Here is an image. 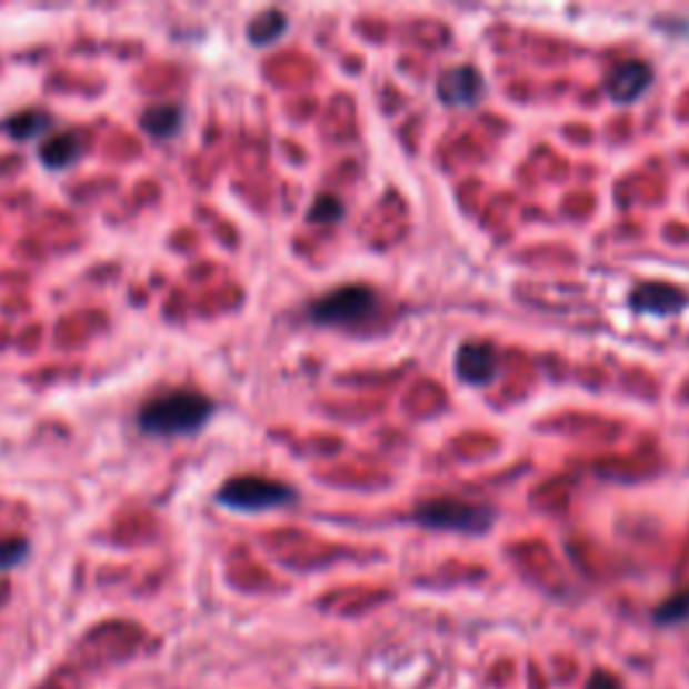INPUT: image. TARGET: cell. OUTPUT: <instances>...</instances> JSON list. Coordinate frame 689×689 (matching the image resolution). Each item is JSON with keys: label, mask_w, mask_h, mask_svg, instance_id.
<instances>
[{"label": "cell", "mask_w": 689, "mask_h": 689, "mask_svg": "<svg viewBox=\"0 0 689 689\" xmlns=\"http://www.w3.org/2000/svg\"><path fill=\"white\" fill-rule=\"evenodd\" d=\"M344 216V206L337 194H321L316 202H312L308 219L312 224H334Z\"/></svg>", "instance_id": "cell-13"}, {"label": "cell", "mask_w": 689, "mask_h": 689, "mask_svg": "<svg viewBox=\"0 0 689 689\" xmlns=\"http://www.w3.org/2000/svg\"><path fill=\"white\" fill-rule=\"evenodd\" d=\"M286 33H289V17L283 14L280 9H267L251 19L248 24V41L253 47H272V43L280 41Z\"/></svg>", "instance_id": "cell-11"}, {"label": "cell", "mask_w": 689, "mask_h": 689, "mask_svg": "<svg viewBox=\"0 0 689 689\" xmlns=\"http://www.w3.org/2000/svg\"><path fill=\"white\" fill-rule=\"evenodd\" d=\"M655 620L657 622H681V620H689V590L679 592V596H673L671 601H666L660 606V609L655 611Z\"/></svg>", "instance_id": "cell-15"}, {"label": "cell", "mask_w": 689, "mask_h": 689, "mask_svg": "<svg viewBox=\"0 0 689 689\" xmlns=\"http://www.w3.org/2000/svg\"><path fill=\"white\" fill-rule=\"evenodd\" d=\"M628 302L638 316L673 318L689 308V293L668 280H643L630 291Z\"/></svg>", "instance_id": "cell-5"}, {"label": "cell", "mask_w": 689, "mask_h": 689, "mask_svg": "<svg viewBox=\"0 0 689 689\" xmlns=\"http://www.w3.org/2000/svg\"><path fill=\"white\" fill-rule=\"evenodd\" d=\"M30 545L28 539H0V571H11L28 558Z\"/></svg>", "instance_id": "cell-14"}, {"label": "cell", "mask_w": 689, "mask_h": 689, "mask_svg": "<svg viewBox=\"0 0 689 689\" xmlns=\"http://www.w3.org/2000/svg\"><path fill=\"white\" fill-rule=\"evenodd\" d=\"M49 130H52V117L47 111H38V108L19 111L3 121V132L14 140H33L38 136H47Z\"/></svg>", "instance_id": "cell-12"}, {"label": "cell", "mask_w": 689, "mask_h": 689, "mask_svg": "<svg viewBox=\"0 0 689 689\" xmlns=\"http://www.w3.org/2000/svg\"><path fill=\"white\" fill-rule=\"evenodd\" d=\"M87 151V140L79 130L52 132L41 146H38V159L49 170H68L81 162Z\"/></svg>", "instance_id": "cell-9"}, {"label": "cell", "mask_w": 689, "mask_h": 689, "mask_svg": "<svg viewBox=\"0 0 689 689\" xmlns=\"http://www.w3.org/2000/svg\"><path fill=\"white\" fill-rule=\"evenodd\" d=\"M437 98L448 108H475L485 98V79L475 66L448 68L437 79Z\"/></svg>", "instance_id": "cell-7"}, {"label": "cell", "mask_w": 689, "mask_h": 689, "mask_svg": "<svg viewBox=\"0 0 689 689\" xmlns=\"http://www.w3.org/2000/svg\"><path fill=\"white\" fill-rule=\"evenodd\" d=\"M501 356L493 342L485 340H469L458 344L456 350V375L466 386L485 388L499 378Z\"/></svg>", "instance_id": "cell-6"}, {"label": "cell", "mask_w": 689, "mask_h": 689, "mask_svg": "<svg viewBox=\"0 0 689 689\" xmlns=\"http://www.w3.org/2000/svg\"><path fill=\"white\" fill-rule=\"evenodd\" d=\"M378 293L369 289V286L350 283L318 297L308 308V318L316 327L356 329L372 321L375 312H378Z\"/></svg>", "instance_id": "cell-3"}, {"label": "cell", "mask_w": 689, "mask_h": 689, "mask_svg": "<svg viewBox=\"0 0 689 689\" xmlns=\"http://www.w3.org/2000/svg\"><path fill=\"white\" fill-rule=\"evenodd\" d=\"M652 79L655 73L647 62L625 60L609 70L603 87L606 94H609L617 106H630L647 94V89L652 87Z\"/></svg>", "instance_id": "cell-8"}, {"label": "cell", "mask_w": 689, "mask_h": 689, "mask_svg": "<svg viewBox=\"0 0 689 689\" xmlns=\"http://www.w3.org/2000/svg\"><path fill=\"white\" fill-rule=\"evenodd\" d=\"M216 501L232 512L257 515L270 509H283L297 503V490L291 485L261 475H240L227 480L216 493Z\"/></svg>", "instance_id": "cell-4"}, {"label": "cell", "mask_w": 689, "mask_h": 689, "mask_svg": "<svg viewBox=\"0 0 689 689\" xmlns=\"http://www.w3.org/2000/svg\"><path fill=\"white\" fill-rule=\"evenodd\" d=\"M412 522L429 528V531H448L466 536H485L499 520L490 503L463 501V499H429L412 509Z\"/></svg>", "instance_id": "cell-2"}, {"label": "cell", "mask_w": 689, "mask_h": 689, "mask_svg": "<svg viewBox=\"0 0 689 689\" xmlns=\"http://www.w3.org/2000/svg\"><path fill=\"white\" fill-rule=\"evenodd\" d=\"M183 119H187V113H183L181 106H149L143 111V117H140V130L154 140H170L181 132Z\"/></svg>", "instance_id": "cell-10"}, {"label": "cell", "mask_w": 689, "mask_h": 689, "mask_svg": "<svg viewBox=\"0 0 689 689\" xmlns=\"http://www.w3.org/2000/svg\"><path fill=\"white\" fill-rule=\"evenodd\" d=\"M213 412V399L202 391L176 388L146 401L138 412V426L149 437H189L206 429Z\"/></svg>", "instance_id": "cell-1"}]
</instances>
